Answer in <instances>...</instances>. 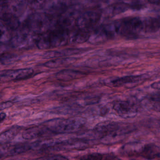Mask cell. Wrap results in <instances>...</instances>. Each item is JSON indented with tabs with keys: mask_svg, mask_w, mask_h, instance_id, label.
<instances>
[{
	"mask_svg": "<svg viewBox=\"0 0 160 160\" xmlns=\"http://www.w3.org/2000/svg\"><path fill=\"white\" fill-rule=\"evenodd\" d=\"M50 25V20L48 16L42 14L33 15L28 21V27L31 30L37 34L48 32Z\"/></svg>",
	"mask_w": 160,
	"mask_h": 160,
	"instance_id": "3",
	"label": "cell"
},
{
	"mask_svg": "<svg viewBox=\"0 0 160 160\" xmlns=\"http://www.w3.org/2000/svg\"><path fill=\"white\" fill-rule=\"evenodd\" d=\"M73 58H62L52 60L46 62L44 66L50 69L59 68L69 65L74 61Z\"/></svg>",
	"mask_w": 160,
	"mask_h": 160,
	"instance_id": "16",
	"label": "cell"
},
{
	"mask_svg": "<svg viewBox=\"0 0 160 160\" xmlns=\"http://www.w3.org/2000/svg\"><path fill=\"white\" fill-rule=\"evenodd\" d=\"M141 76L139 75H131L117 78L111 82L115 87L122 86L128 83H133L138 81Z\"/></svg>",
	"mask_w": 160,
	"mask_h": 160,
	"instance_id": "18",
	"label": "cell"
},
{
	"mask_svg": "<svg viewBox=\"0 0 160 160\" xmlns=\"http://www.w3.org/2000/svg\"><path fill=\"white\" fill-rule=\"evenodd\" d=\"M2 20L3 21L5 27L10 29L15 30L19 27V20L15 16L13 15L12 14H4L2 17Z\"/></svg>",
	"mask_w": 160,
	"mask_h": 160,
	"instance_id": "14",
	"label": "cell"
},
{
	"mask_svg": "<svg viewBox=\"0 0 160 160\" xmlns=\"http://www.w3.org/2000/svg\"><path fill=\"white\" fill-rule=\"evenodd\" d=\"M115 31L123 36L133 37L144 31L143 21L138 18H129L116 23Z\"/></svg>",
	"mask_w": 160,
	"mask_h": 160,
	"instance_id": "2",
	"label": "cell"
},
{
	"mask_svg": "<svg viewBox=\"0 0 160 160\" xmlns=\"http://www.w3.org/2000/svg\"><path fill=\"white\" fill-rule=\"evenodd\" d=\"M40 159H44V160H66L68 159V158L61 155H53L52 156L44 157V158H41Z\"/></svg>",
	"mask_w": 160,
	"mask_h": 160,
	"instance_id": "23",
	"label": "cell"
},
{
	"mask_svg": "<svg viewBox=\"0 0 160 160\" xmlns=\"http://www.w3.org/2000/svg\"><path fill=\"white\" fill-rule=\"evenodd\" d=\"M54 134L45 125L33 126L26 129L22 136L26 140H32L38 138L48 137Z\"/></svg>",
	"mask_w": 160,
	"mask_h": 160,
	"instance_id": "8",
	"label": "cell"
},
{
	"mask_svg": "<svg viewBox=\"0 0 160 160\" xmlns=\"http://www.w3.org/2000/svg\"><path fill=\"white\" fill-rule=\"evenodd\" d=\"M101 15L97 12H86L78 17L77 25L78 28L88 30L95 26L100 19Z\"/></svg>",
	"mask_w": 160,
	"mask_h": 160,
	"instance_id": "7",
	"label": "cell"
},
{
	"mask_svg": "<svg viewBox=\"0 0 160 160\" xmlns=\"http://www.w3.org/2000/svg\"><path fill=\"white\" fill-rule=\"evenodd\" d=\"M85 75L86 74L80 71L73 70H63L57 73L56 77L59 81L67 82L81 78Z\"/></svg>",
	"mask_w": 160,
	"mask_h": 160,
	"instance_id": "10",
	"label": "cell"
},
{
	"mask_svg": "<svg viewBox=\"0 0 160 160\" xmlns=\"http://www.w3.org/2000/svg\"><path fill=\"white\" fill-rule=\"evenodd\" d=\"M113 109L119 116L122 118H133L138 112L137 107L129 101L122 100L115 102Z\"/></svg>",
	"mask_w": 160,
	"mask_h": 160,
	"instance_id": "5",
	"label": "cell"
},
{
	"mask_svg": "<svg viewBox=\"0 0 160 160\" xmlns=\"http://www.w3.org/2000/svg\"><path fill=\"white\" fill-rule=\"evenodd\" d=\"M21 128L20 126L15 125L2 133L0 136L1 145L7 144L14 139L19 132Z\"/></svg>",
	"mask_w": 160,
	"mask_h": 160,
	"instance_id": "12",
	"label": "cell"
},
{
	"mask_svg": "<svg viewBox=\"0 0 160 160\" xmlns=\"http://www.w3.org/2000/svg\"><path fill=\"white\" fill-rule=\"evenodd\" d=\"M32 147L28 143H18L12 146L1 145V156H14L24 153L28 151Z\"/></svg>",
	"mask_w": 160,
	"mask_h": 160,
	"instance_id": "9",
	"label": "cell"
},
{
	"mask_svg": "<svg viewBox=\"0 0 160 160\" xmlns=\"http://www.w3.org/2000/svg\"><path fill=\"white\" fill-rule=\"evenodd\" d=\"M86 123L84 118L79 117L71 118H57L45 123L54 134L72 133L81 129Z\"/></svg>",
	"mask_w": 160,
	"mask_h": 160,
	"instance_id": "1",
	"label": "cell"
},
{
	"mask_svg": "<svg viewBox=\"0 0 160 160\" xmlns=\"http://www.w3.org/2000/svg\"><path fill=\"white\" fill-rule=\"evenodd\" d=\"M140 156L148 159H160V148L152 144L145 145L142 147Z\"/></svg>",
	"mask_w": 160,
	"mask_h": 160,
	"instance_id": "11",
	"label": "cell"
},
{
	"mask_svg": "<svg viewBox=\"0 0 160 160\" xmlns=\"http://www.w3.org/2000/svg\"><path fill=\"white\" fill-rule=\"evenodd\" d=\"M6 117V114L3 112H1V122H2V121L5 119Z\"/></svg>",
	"mask_w": 160,
	"mask_h": 160,
	"instance_id": "26",
	"label": "cell"
},
{
	"mask_svg": "<svg viewBox=\"0 0 160 160\" xmlns=\"http://www.w3.org/2000/svg\"><path fill=\"white\" fill-rule=\"evenodd\" d=\"M89 36L90 34H89L88 30L78 28V30L72 33L70 39L72 42L80 43L88 40Z\"/></svg>",
	"mask_w": 160,
	"mask_h": 160,
	"instance_id": "15",
	"label": "cell"
},
{
	"mask_svg": "<svg viewBox=\"0 0 160 160\" xmlns=\"http://www.w3.org/2000/svg\"><path fill=\"white\" fill-rule=\"evenodd\" d=\"M15 58V56H13L10 54H4L2 55L1 58V62L2 64H6L11 62L13 60V58Z\"/></svg>",
	"mask_w": 160,
	"mask_h": 160,
	"instance_id": "21",
	"label": "cell"
},
{
	"mask_svg": "<svg viewBox=\"0 0 160 160\" xmlns=\"http://www.w3.org/2000/svg\"><path fill=\"white\" fill-rule=\"evenodd\" d=\"M35 42L40 49H47L51 48L48 32L38 34V36L35 39Z\"/></svg>",
	"mask_w": 160,
	"mask_h": 160,
	"instance_id": "17",
	"label": "cell"
},
{
	"mask_svg": "<svg viewBox=\"0 0 160 160\" xmlns=\"http://www.w3.org/2000/svg\"><path fill=\"white\" fill-rule=\"evenodd\" d=\"M151 87L154 89L160 90V80L152 83L151 85Z\"/></svg>",
	"mask_w": 160,
	"mask_h": 160,
	"instance_id": "25",
	"label": "cell"
},
{
	"mask_svg": "<svg viewBox=\"0 0 160 160\" xmlns=\"http://www.w3.org/2000/svg\"><path fill=\"white\" fill-rule=\"evenodd\" d=\"M152 102L153 108L156 111L160 112V98L154 97L151 99Z\"/></svg>",
	"mask_w": 160,
	"mask_h": 160,
	"instance_id": "22",
	"label": "cell"
},
{
	"mask_svg": "<svg viewBox=\"0 0 160 160\" xmlns=\"http://www.w3.org/2000/svg\"><path fill=\"white\" fill-rule=\"evenodd\" d=\"M51 48L60 47L67 44L70 36L68 30L58 27V28L48 32Z\"/></svg>",
	"mask_w": 160,
	"mask_h": 160,
	"instance_id": "6",
	"label": "cell"
},
{
	"mask_svg": "<svg viewBox=\"0 0 160 160\" xmlns=\"http://www.w3.org/2000/svg\"><path fill=\"white\" fill-rule=\"evenodd\" d=\"M114 158H115V156L111 154H103L100 153H93L84 155L82 156L80 159L99 160H102V159H112Z\"/></svg>",
	"mask_w": 160,
	"mask_h": 160,
	"instance_id": "20",
	"label": "cell"
},
{
	"mask_svg": "<svg viewBox=\"0 0 160 160\" xmlns=\"http://www.w3.org/2000/svg\"><path fill=\"white\" fill-rule=\"evenodd\" d=\"M30 35L25 33L17 34L12 38V43L17 48H22L27 45L29 42Z\"/></svg>",
	"mask_w": 160,
	"mask_h": 160,
	"instance_id": "19",
	"label": "cell"
},
{
	"mask_svg": "<svg viewBox=\"0 0 160 160\" xmlns=\"http://www.w3.org/2000/svg\"><path fill=\"white\" fill-rule=\"evenodd\" d=\"M143 21L144 31L146 32H156L160 29V16L149 18Z\"/></svg>",
	"mask_w": 160,
	"mask_h": 160,
	"instance_id": "13",
	"label": "cell"
},
{
	"mask_svg": "<svg viewBox=\"0 0 160 160\" xmlns=\"http://www.w3.org/2000/svg\"><path fill=\"white\" fill-rule=\"evenodd\" d=\"M33 73V70L32 68L4 70L1 72L0 77L2 82L19 81L30 77Z\"/></svg>",
	"mask_w": 160,
	"mask_h": 160,
	"instance_id": "4",
	"label": "cell"
},
{
	"mask_svg": "<svg viewBox=\"0 0 160 160\" xmlns=\"http://www.w3.org/2000/svg\"><path fill=\"white\" fill-rule=\"evenodd\" d=\"M13 103L12 102H10V101L4 102L1 103V104L0 108H1V110L6 109V108L11 107L13 105Z\"/></svg>",
	"mask_w": 160,
	"mask_h": 160,
	"instance_id": "24",
	"label": "cell"
}]
</instances>
